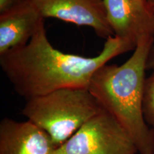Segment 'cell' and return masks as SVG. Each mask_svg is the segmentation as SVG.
<instances>
[{
  "mask_svg": "<svg viewBox=\"0 0 154 154\" xmlns=\"http://www.w3.org/2000/svg\"><path fill=\"white\" fill-rule=\"evenodd\" d=\"M135 49L131 42L113 36L95 57L64 53L53 47L43 24L27 44L0 55V65L14 91L29 100L61 88H88L100 67Z\"/></svg>",
  "mask_w": 154,
  "mask_h": 154,
  "instance_id": "1",
  "label": "cell"
},
{
  "mask_svg": "<svg viewBox=\"0 0 154 154\" xmlns=\"http://www.w3.org/2000/svg\"><path fill=\"white\" fill-rule=\"evenodd\" d=\"M153 44L154 37L143 38L126 62L106 63L94 73L88 86L101 109L129 135L138 154H154V129L146 124L143 113L146 70Z\"/></svg>",
  "mask_w": 154,
  "mask_h": 154,
  "instance_id": "2",
  "label": "cell"
},
{
  "mask_svg": "<svg viewBox=\"0 0 154 154\" xmlns=\"http://www.w3.org/2000/svg\"><path fill=\"white\" fill-rule=\"evenodd\" d=\"M101 110L87 88H65L26 100L22 114L58 148Z\"/></svg>",
  "mask_w": 154,
  "mask_h": 154,
  "instance_id": "3",
  "label": "cell"
},
{
  "mask_svg": "<svg viewBox=\"0 0 154 154\" xmlns=\"http://www.w3.org/2000/svg\"><path fill=\"white\" fill-rule=\"evenodd\" d=\"M137 153L129 135L103 109L56 150V154Z\"/></svg>",
  "mask_w": 154,
  "mask_h": 154,
  "instance_id": "4",
  "label": "cell"
},
{
  "mask_svg": "<svg viewBox=\"0 0 154 154\" xmlns=\"http://www.w3.org/2000/svg\"><path fill=\"white\" fill-rule=\"evenodd\" d=\"M106 18L116 37L134 46L154 37V3L149 0H103Z\"/></svg>",
  "mask_w": 154,
  "mask_h": 154,
  "instance_id": "5",
  "label": "cell"
},
{
  "mask_svg": "<svg viewBox=\"0 0 154 154\" xmlns=\"http://www.w3.org/2000/svg\"><path fill=\"white\" fill-rule=\"evenodd\" d=\"M44 19L54 18L91 28L103 38L114 36L103 0H30Z\"/></svg>",
  "mask_w": 154,
  "mask_h": 154,
  "instance_id": "6",
  "label": "cell"
},
{
  "mask_svg": "<svg viewBox=\"0 0 154 154\" xmlns=\"http://www.w3.org/2000/svg\"><path fill=\"white\" fill-rule=\"evenodd\" d=\"M47 132L29 121L5 118L0 123V154H56Z\"/></svg>",
  "mask_w": 154,
  "mask_h": 154,
  "instance_id": "7",
  "label": "cell"
},
{
  "mask_svg": "<svg viewBox=\"0 0 154 154\" xmlns=\"http://www.w3.org/2000/svg\"><path fill=\"white\" fill-rule=\"evenodd\" d=\"M43 24L44 19L30 0L0 14V55L27 44Z\"/></svg>",
  "mask_w": 154,
  "mask_h": 154,
  "instance_id": "8",
  "label": "cell"
},
{
  "mask_svg": "<svg viewBox=\"0 0 154 154\" xmlns=\"http://www.w3.org/2000/svg\"><path fill=\"white\" fill-rule=\"evenodd\" d=\"M143 113L146 124L154 129V71L146 79L143 98Z\"/></svg>",
  "mask_w": 154,
  "mask_h": 154,
  "instance_id": "9",
  "label": "cell"
},
{
  "mask_svg": "<svg viewBox=\"0 0 154 154\" xmlns=\"http://www.w3.org/2000/svg\"><path fill=\"white\" fill-rule=\"evenodd\" d=\"M22 0H0V14L9 11Z\"/></svg>",
  "mask_w": 154,
  "mask_h": 154,
  "instance_id": "10",
  "label": "cell"
},
{
  "mask_svg": "<svg viewBox=\"0 0 154 154\" xmlns=\"http://www.w3.org/2000/svg\"><path fill=\"white\" fill-rule=\"evenodd\" d=\"M147 69H150L153 72L154 71V44L151 49V53H150L149 59H148Z\"/></svg>",
  "mask_w": 154,
  "mask_h": 154,
  "instance_id": "11",
  "label": "cell"
},
{
  "mask_svg": "<svg viewBox=\"0 0 154 154\" xmlns=\"http://www.w3.org/2000/svg\"><path fill=\"white\" fill-rule=\"evenodd\" d=\"M149 1H150V2H153V3H154V0H149Z\"/></svg>",
  "mask_w": 154,
  "mask_h": 154,
  "instance_id": "12",
  "label": "cell"
}]
</instances>
